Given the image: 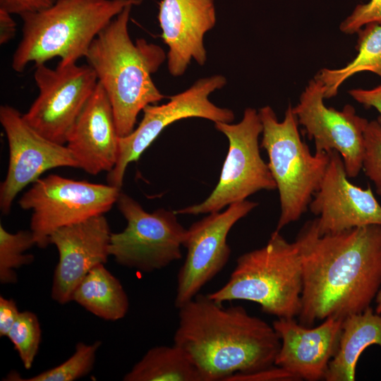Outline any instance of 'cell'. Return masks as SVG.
I'll use <instances>...</instances> for the list:
<instances>
[{
	"instance_id": "6da1fadb",
	"label": "cell",
	"mask_w": 381,
	"mask_h": 381,
	"mask_svg": "<svg viewBox=\"0 0 381 381\" xmlns=\"http://www.w3.org/2000/svg\"><path fill=\"white\" fill-rule=\"evenodd\" d=\"M295 241L303 270L300 324L313 327L370 306L381 288V225L320 234L313 219Z\"/></svg>"
},
{
	"instance_id": "7a4b0ae2",
	"label": "cell",
	"mask_w": 381,
	"mask_h": 381,
	"mask_svg": "<svg viewBox=\"0 0 381 381\" xmlns=\"http://www.w3.org/2000/svg\"><path fill=\"white\" fill-rule=\"evenodd\" d=\"M178 309L174 344L187 353L204 381H226L274 365L278 334L243 307H223L199 293Z\"/></svg>"
},
{
	"instance_id": "3957f363",
	"label": "cell",
	"mask_w": 381,
	"mask_h": 381,
	"mask_svg": "<svg viewBox=\"0 0 381 381\" xmlns=\"http://www.w3.org/2000/svg\"><path fill=\"white\" fill-rule=\"evenodd\" d=\"M126 6L95 38L85 56L111 102L119 137L134 129L139 113L166 97L152 75L167 59L164 50L143 38L133 42Z\"/></svg>"
},
{
	"instance_id": "277c9868",
	"label": "cell",
	"mask_w": 381,
	"mask_h": 381,
	"mask_svg": "<svg viewBox=\"0 0 381 381\" xmlns=\"http://www.w3.org/2000/svg\"><path fill=\"white\" fill-rule=\"evenodd\" d=\"M143 1L56 0L46 9L21 15L23 35L13 54L12 68L22 73L30 62L37 66L55 57L64 64L77 63L126 6Z\"/></svg>"
},
{
	"instance_id": "5b68a950",
	"label": "cell",
	"mask_w": 381,
	"mask_h": 381,
	"mask_svg": "<svg viewBox=\"0 0 381 381\" xmlns=\"http://www.w3.org/2000/svg\"><path fill=\"white\" fill-rule=\"evenodd\" d=\"M302 289L298 246L274 231L264 246L240 255L226 284L207 296L222 304L255 302L277 318H294L301 309Z\"/></svg>"
},
{
	"instance_id": "8992f818",
	"label": "cell",
	"mask_w": 381,
	"mask_h": 381,
	"mask_svg": "<svg viewBox=\"0 0 381 381\" xmlns=\"http://www.w3.org/2000/svg\"><path fill=\"white\" fill-rule=\"evenodd\" d=\"M262 124L260 147L279 195L280 215L276 231L298 220L318 190L329 161V153L312 154L301 138L298 120L289 104L279 121L270 106L258 111Z\"/></svg>"
},
{
	"instance_id": "52a82bcc",
	"label": "cell",
	"mask_w": 381,
	"mask_h": 381,
	"mask_svg": "<svg viewBox=\"0 0 381 381\" xmlns=\"http://www.w3.org/2000/svg\"><path fill=\"white\" fill-rule=\"evenodd\" d=\"M214 126L229 140V150L219 181L204 201L174 211L176 214L219 212L258 191L277 189L268 164L260 152L259 136L262 132V124L258 111L247 108L238 123L216 122Z\"/></svg>"
},
{
	"instance_id": "ba28073f",
	"label": "cell",
	"mask_w": 381,
	"mask_h": 381,
	"mask_svg": "<svg viewBox=\"0 0 381 381\" xmlns=\"http://www.w3.org/2000/svg\"><path fill=\"white\" fill-rule=\"evenodd\" d=\"M121 189L51 174L35 181L19 200L32 210L30 230L36 245L45 248L57 229L104 214L117 202Z\"/></svg>"
},
{
	"instance_id": "9c48e42d",
	"label": "cell",
	"mask_w": 381,
	"mask_h": 381,
	"mask_svg": "<svg viewBox=\"0 0 381 381\" xmlns=\"http://www.w3.org/2000/svg\"><path fill=\"white\" fill-rule=\"evenodd\" d=\"M116 203L127 222L122 231L111 234L109 254L119 265L152 272L182 258L187 229L175 212L159 208L148 212L121 191Z\"/></svg>"
},
{
	"instance_id": "30bf717a",
	"label": "cell",
	"mask_w": 381,
	"mask_h": 381,
	"mask_svg": "<svg viewBox=\"0 0 381 381\" xmlns=\"http://www.w3.org/2000/svg\"><path fill=\"white\" fill-rule=\"evenodd\" d=\"M226 84V79L222 75L200 78L187 90L169 97L167 103L146 106L138 126L129 135L119 138L118 157L114 167L108 172V184L121 189L128 165L137 162L162 131L177 121L198 117L214 123H231L235 118L233 111L217 107L209 99L213 92Z\"/></svg>"
},
{
	"instance_id": "8fae6325",
	"label": "cell",
	"mask_w": 381,
	"mask_h": 381,
	"mask_svg": "<svg viewBox=\"0 0 381 381\" xmlns=\"http://www.w3.org/2000/svg\"><path fill=\"white\" fill-rule=\"evenodd\" d=\"M34 78L39 95L23 119L44 138L65 145L97 85V75L88 64L59 62L54 69L45 64L35 66Z\"/></svg>"
},
{
	"instance_id": "7c38bea8",
	"label": "cell",
	"mask_w": 381,
	"mask_h": 381,
	"mask_svg": "<svg viewBox=\"0 0 381 381\" xmlns=\"http://www.w3.org/2000/svg\"><path fill=\"white\" fill-rule=\"evenodd\" d=\"M258 205L247 200L234 202L223 212L209 213L187 229L183 243L187 254L177 274L174 301L177 308L198 295L225 267L231 255L228 234Z\"/></svg>"
},
{
	"instance_id": "4fadbf2b",
	"label": "cell",
	"mask_w": 381,
	"mask_h": 381,
	"mask_svg": "<svg viewBox=\"0 0 381 381\" xmlns=\"http://www.w3.org/2000/svg\"><path fill=\"white\" fill-rule=\"evenodd\" d=\"M324 87L311 79L301 93L293 111L310 140H313L316 153H339L349 178L356 177L362 169L364 133L368 121L358 116L346 104L341 110L327 107Z\"/></svg>"
},
{
	"instance_id": "5bb4252c",
	"label": "cell",
	"mask_w": 381,
	"mask_h": 381,
	"mask_svg": "<svg viewBox=\"0 0 381 381\" xmlns=\"http://www.w3.org/2000/svg\"><path fill=\"white\" fill-rule=\"evenodd\" d=\"M0 122L9 148L8 171L0 186V209L8 214L17 194L42 173L57 167L78 168V164L66 145L38 133L14 107L1 106Z\"/></svg>"
},
{
	"instance_id": "9a60e30c",
	"label": "cell",
	"mask_w": 381,
	"mask_h": 381,
	"mask_svg": "<svg viewBox=\"0 0 381 381\" xmlns=\"http://www.w3.org/2000/svg\"><path fill=\"white\" fill-rule=\"evenodd\" d=\"M320 187L309 204L320 234L340 232L371 224L381 225V205L370 188L351 183L342 158L335 150Z\"/></svg>"
},
{
	"instance_id": "2e32d148",
	"label": "cell",
	"mask_w": 381,
	"mask_h": 381,
	"mask_svg": "<svg viewBox=\"0 0 381 381\" xmlns=\"http://www.w3.org/2000/svg\"><path fill=\"white\" fill-rule=\"evenodd\" d=\"M111 232L104 214L65 226L49 236L59 253V262L53 275L51 295L54 301L65 304L87 273L105 264L109 254Z\"/></svg>"
},
{
	"instance_id": "e0dca14e",
	"label": "cell",
	"mask_w": 381,
	"mask_h": 381,
	"mask_svg": "<svg viewBox=\"0 0 381 381\" xmlns=\"http://www.w3.org/2000/svg\"><path fill=\"white\" fill-rule=\"evenodd\" d=\"M214 0H161L158 21L161 37L168 47L167 67L181 76L192 60L200 66L207 61L204 36L216 24Z\"/></svg>"
},
{
	"instance_id": "ac0fdd59",
	"label": "cell",
	"mask_w": 381,
	"mask_h": 381,
	"mask_svg": "<svg viewBox=\"0 0 381 381\" xmlns=\"http://www.w3.org/2000/svg\"><path fill=\"white\" fill-rule=\"evenodd\" d=\"M344 318L329 317L317 327H307L294 318H277L272 326L281 346L274 365L298 380H325L329 363L338 349Z\"/></svg>"
},
{
	"instance_id": "d6986e66",
	"label": "cell",
	"mask_w": 381,
	"mask_h": 381,
	"mask_svg": "<svg viewBox=\"0 0 381 381\" xmlns=\"http://www.w3.org/2000/svg\"><path fill=\"white\" fill-rule=\"evenodd\" d=\"M119 138L111 102L98 82L68 133L66 147L78 168L97 175L114 167Z\"/></svg>"
},
{
	"instance_id": "ffe728a7",
	"label": "cell",
	"mask_w": 381,
	"mask_h": 381,
	"mask_svg": "<svg viewBox=\"0 0 381 381\" xmlns=\"http://www.w3.org/2000/svg\"><path fill=\"white\" fill-rule=\"evenodd\" d=\"M371 345L381 348V315L370 306L344 319L338 349L329 363L325 380H355L358 358Z\"/></svg>"
},
{
	"instance_id": "44dd1931",
	"label": "cell",
	"mask_w": 381,
	"mask_h": 381,
	"mask_svg": "<svg viewBox=\"0 0 381 381\" xmlns=\"http://www.w3.org/2000/svg\"><path fill=\"white\" fill-rule=\"evenodd\" d=\"M72 301L106 320L116 321L128 311L129 301L120 281L100 264L75 289Z\"/></svg>"
},
{
	"instance_id": "7402d4cb",
	"label": "cell",
	"mask_w": 381,
	"mask_h": 381,
	"mask_svg": "<svg viewBox=\"0 0 381 381\" xmlns=\"http://www.w3.org/2000/svg\"><path fill=\"white\" fill-rule=\"evenodd\" d=\"M124 381H204L187 353L175 344L149 349L123 377Z\"/></svg>"
},
{
	"instance_id": "603a6c76",
	"label": "cell",
	"mask_w": 381,
	"mask_h": 381,
	"mask_svg": "<svg viewBox=\"0 0 381 381\" xmlns=\"http://www.w3.org/2000/svg\"><path fill=\"white\" fill-rule=\"evenodd\" d=\"M357 33L356 57L342 68H322L314 77L323 85L325 99L336 96L344 82L358 73L368 71L381 77V24H368Z\"/></svg>"
},
{
	"instance_id": "cb8c5ba5",
	"label": "cell",
	"mask_w": 381,
	"mask_h": 381,
	"mask_svg": "<svg viewBox=\"0 0 381 381\" xmlns=\"http://www.w3.org/2000/svg\"><path fill=\"white\" fill-rule=\"evenodd\" d=\"M100 341L91 344L79 342L73 354L61 364L29 378L10 373L4 380L13 381H73L89 374L92 370Z\"/></svg>"
},
{
	"instance_id": "d4e9b609",
	"label": "cell",
	"mask_w": 381,
	"mask_h": 381,
	"mask_svg": "<svg viewBox=\"0 0 381 381\" xmlns=\"http://www.w3.org/2000/svg\"><path fill=\"white\" fill-rule=\"evenodd\" d=\"M34 245L36 243L31 230H20L11 234L0 224L1 284H14L17 282L16 270L34 260L32 255L24 253Z\"/></svg>"
},
{
	"instance_id": "484cf974",
	"label": "cell",
	"mask_w": 381,
	"mask_h": 381,
	"mask_svg": "<svg viewBox=\"0 0 381 381\" xmlns=\"http://www.w3.org/2000/svg\"><path fill=\"white\" fill-rule=\"evenodd\" d=\"M42 331L37 316L32 312H20L6 337L13 343L15 350L25 369H30L36 357Z\"/></svg>"
},
{
	"instance_id": "4316f807",
	"label": "cell",
	"mask_w": 381,
	"mask_h": 381,
	"mask_svg": "<svg viewBox=\"0 0 381 381\" xmlns=\"http://www.w3.org/2000/svg\"><path fill=\"white\" fill-rule=\"evenodd\" d=\"M365 143L362 169L381 195V123L368 121L364 133Z\"/></svg>"
},
{
	"instance_id": "83f0119b",
	"label": "cell",
	"mask_w": 381,
	"mask_h": 381,
	"mask_svg": "<svg viewBox=\"0 0 381 381\" xmlns=\"http://www.w3.org/2000/svg\"><path fill=\"white\" fill-rule=\"evenodd\" d=\"M370 23L381 24V0H370L357 5L350 16L339 26L345 34H353Z\"/></svg>"
},
{
	"instance_id": "f1b7e54d",
	"label": "cell",
	"mask_w": 381,
	"mask_h": 381,
	"mask_svg": "<svg viewBox=\"0 0 381 381\" xmlns=\"http://www.w3.org/2000/svg\"><path fill=\"white\" fill-rule=\"evenodd\" d=\"M294 381L298 378L285 369L274 365L260 370L245 374H235L226 381Z\"/></svg>"
},
{
	"instance_id": "f546056e",
	"label": "cell",
	"mask_w": 381,
	"mask_h": 381,
	"mask_svg": "<svg viewBox=\"0 0 381 381\" xmlns=\"http://www.w3.org/2000/svg\"><path fill=\"white\" fill-rule=\"evenodd\" d=\"M56 0H0V8L11 14L20 16L28 13H33L46 9L53 5Z\"/></svg>"
},
{
	"instance_id": "4dcf8cb0",
	"label": "cell",
	"mask_w": 381,
	"mask_h": 381,
	"mask_svg": "<svg viewBox=\"0 0 381 381\" xmlns=\"http://www.w3.org/2000/svg\"><path fill=\"white\" fill-rule=\"evenodd\" d=\"M19 312L13 299L0 296V336H7L12 326L18 319Z\"/></svg>"
},
{
	"instance_id": "1f68e13d",
	"label": "cell",
	"mask_w": 381,
	"mask_h": 381,
	"mask_svg": "<svg viewBox=\"0 0 381 381\" xmlns=\"http://www.w3.org/2000/svg\"><path fill=\"white\" fill-rule=\"evenodd\" d=\"M349 94L357 102L375 108L380 113L381 123V85L372 89H352Z\"/></svg>"
},
{
	"instance_id": "d6a6232c",
	"label": "cell",
	"mask_w": 381,
	"mask_h": 381,
	"mask_svg": "<svg viewBox=\"0 0 381 381\" xmlns=\"http://www.w3.org/2000/svg\"><path fill=\"white\" fill-rule=\"evenodd\" d=\"M11 16L12 14L0 8V44L8 43L16 35L17 25Z\"/></svg>"
},
{
	"instance_id": "836d02e7",
	"label": "cell",
	"mask_w": 381,
	"mask_h": 381,
	"mask_svg": "<svg viewBox=\"0 0 381 381\" xmlns=\"http://www.w3.org/2000/svg\"><path fill=\"white\" fill-rule=\"evenodd\" d=\"M375 300L376 304L375 312L379 315H381V288L380 289Z\"/></svg>"
}]
</instances>
